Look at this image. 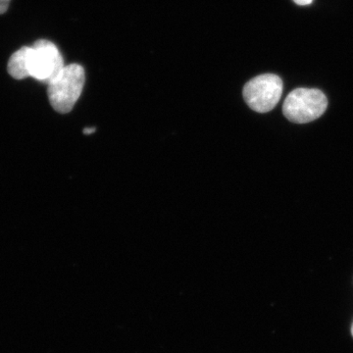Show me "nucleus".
<instances>
[{"label": "nucleus", "mask_w": 353, "mask_h": 353, "mask_svg": "<svg viewBox=\"0 0 353 353\" xmlns=\"http://www.w3.org/2000/svg\"><path fill=\"white\" fill-rule=\"evenodd\" d=\"M64 67L63 57L57 46L48 39H39L34 46H23L14 52L7 70L16 80L32 77L48 85Z\"/></svg>", "instance_id": "nucleus-1"}, {"label": "nucleus", "mask_w": 353, "mask_h": 353, "mask_svg": "<svg viewBox=\"0 0 353 353\" xmlns=\"http://www.w3.org/2000/svg\"><path fill=\"white\" fill-rule=\"evenodd\" d=\"M85 82V69L79 64H70L48 83V99L58 113H69L82 94Z\"/></svg>", "instance_id": "nucleus-2"}, {"label": "nucleus", "mask_w": 353, "mask_h": 353, "mask_svg": "<svg viewBox=\"0 0 353 353\" xmlns=\"http://www.w3.org/2000/svg\"><path fill=\"white\" fill-rule=\"evenodd\" d=\"M327 108L328 99L321 90L301 88L288 95L283 112L290 122L304 124L321 117Z\"/></svg>", "instance_id": "nucleus-3"}, {"label": "nucleus", "mask_w": 353, "mask_h": 353, "mask_svg": "<svg viewBox=\"0 0 353 353\" xmlns=\"http://www.w3.org/2000/svg\"><path fill=\"white\" fill-rule=\"evenodd\" d=\"M243 99L255 112L266 113L275 108L283 94V81L275 74L252 79L243 88Z\"/></svg>", "instance_id": "nucleus-4"}, {"label": "nucleus", "mask_w": 353, "mask_h": 353, "mask_svg": "<svg viewBox=\"0 0 353 353\" xmlns=\"http://www.w3.org/2000/svg\"><path fill=\"white\" fill-rule=\"evenodd\" d=\"M10 0H0V14L6 13L8 9Z\"/></svg>", "instance_id": "nucleus-5"}, {"label": "nucleus", "mask_w": 353, "mask_h": 353, "mask_svg": "<svg viewBox=\"0 0 353 353\" xmlns=\"http://www.w3.org/2000/svg\"><path fill=\"white\" fill-rule=\"evenodd\" d=\"M294 1L296 2V4H299V6H304L310 4L312 0H294Z\"/></svg>", "instance_id": "nucleus-6"}, {"label": "nucleus", "mask_w": 353, "mask_h": 353, "mask_svg": "<svg viewBox=\"0 0 353 353\" xmlns=\"http://www.w3.org/2000/svg\"><path fill=\"white\" fill-rule=\"evenodd\" d=\"M95 132V128H85L83 129V134H92Z\"/></svg>", "instance_id": "nucleus-7"}, {"label": "nucleus", "mask_w": 353, "mask_h": 353, "mask_svg": "<svg viewBox=\"0 0 353 353\" xmlns=\"http://www.w3.org/2000/svg\"><path fill=\"white\" fill-rule=\"evenodd\" d=\"M352 336H353V324H352Z\"/></svg>", "instance_id": "nucleus-8"}]
</instances>
